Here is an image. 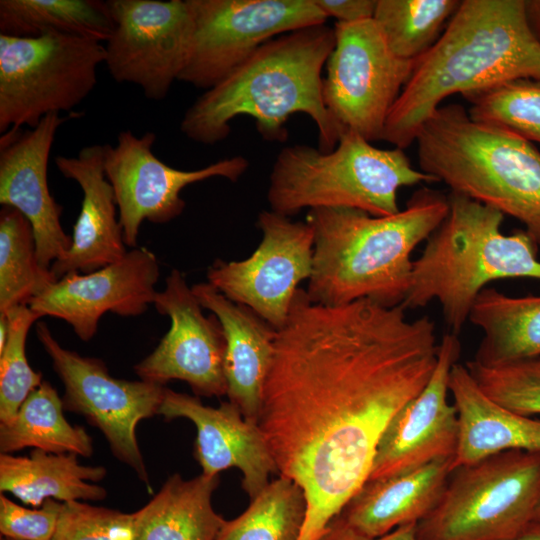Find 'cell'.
Masks as SVG:
<instances>
[{
	"instance_id": "cell-1",
	"label": "cell",
	"mask_w": 540,
	"mask_h": 540,
	"mask_svg": "<svg viewBox=\"0 0 540 540\" xmlns=\"http://www.w3.org/2000/svg\"><path fill=\"white\" fill-rule=\"evenodd\" d=\"M405 312L316 304L298 288L277 330L257 425L279 476L305 495L299 540H319L368 479L388 424L435 369L434 322Z\"/></svg>"
},
{
	"instance_id": "cell-2",
	"label": "cell",
	"mask_w": 540,
	"mask_h": 540,
	"mask_svg": "<svg viewBox=\"0 0 540 540\" xmlns=\"http://www.w3.org/2000/svg\"><path fill=\"white\" fill-rule=\"evenodd\" d=\"M335 43V28L325 24L269 40L195 100L183 115L181 132L212 145L229 136L234 118L249 116L265 140L283 142L290 116L304 113L318 129V149L332 151L343 130L325 106L322 70Z\"/></svg>"
},
{
	"instance_id": "cell-3",
	"label": "cell",
	"mask_w": 540,
	"mask_h": 540,
	"mask_svg": "<svg viewBox=\"0 0 540 540\" xmlns=\"http://www.w3.org/2000/svg\"><path fill=\"white\" fill-rule=\"evenodd\" d=\"M525 0H464L445 30L416 61L393 105L381 140L405 149L446 97L516 80L540 81V44Z\"/></svg>"
},
{
	"instance_id": "cell-4",
	"label": "cell",
	"mask_w": 540,
	"mask_h": 540,
	"mask_svg": "<svg viewBox=\"0 0 540 540\" xmlns=\"http://www.w3.org/2000/svg\"><path fill=\"white\" fill-rule=\"evenodd\" d=\"M448 212V196L427 188L416 192L405 209L388 216L346 207L310 209L306 222L314 231V253L309 299L328 306L359 299L385 307L401 305L412 252Z\"/></svg>"
},
{
	"instance_id": "cell-5",
	"label": "cell",
	"mask_w": 540,
	"mask_h": 540,
	"mask_svg": "<svg viewBox=\"0 0 540 540\" xmlns=\"http://www.w3.org/2000/svg\"><path fill=\"white\" fill-rule=\"evenodd\" d=\"M449 212L413 261L401 306L425 307L437 300L446 325L459 335L479 293L493 281H540L538 246L524 231L504 234L497 209L450 192Z\"/></svg>"
},
{
	"instance_id": "cell-6",
	"label": "cell",
	"mask_w": 540,
	"mask_h": 540,
	"mask_svg": "<svg viewBox=\"0 0 540 540\" xmlns=\"http://www.w3.org/2000/svg\"><path fill=\"white\" fill-rule=\"evenodd\" d=\"M415 141L422 172L517 219L540 246V151L531 142L459 104L439 106Z\"/></svg>"
},
{
	"instance_id": "cell-7",
	"label": "cell",
	"mask_w": 540,
	"mask_h": 540,
	"mask_svg": "<svg viewBox=\"0 0 540 540\" xmlns=\"http://www.w3.org/2000/svg\"><path fill=\"white\" fill-rule=\"evenodd\" d=\"M422 182L437 181L414 169L403 149H380L345 130L330 152L309 145L283 148L270 173L267 200L270 210L287 217L322 207L388 216L400 211L398 190Z\"/></svg>"
},
{
	"instance_id": "cell-8",
	"label": "cell",
	"mask_w": 540,
	"mask_h": 540,
	"mask_svg": "<svg viewBox=\"0 0 540 540\" xmlns=\"http://www.w3.org/2000/svg\"><path fill=\"white\" fill-rule=\"evenodd\" d=\"M540 500V452L498 453L453 469L417 540H507L534 518Z\"/></svg>"
},
{
	"instance_id": "cell-9",
	"label": "cell",
	"mask_w": 540,
	"mask_h": 540,
	"mask_svg": "<svg viewBox=\"0 0 540 540\" xmlns=\"http://www.w3.org/2000/svg\"><path fill=\"white\" fill-rule=\"evenodd\" d=\"M105 61L101 42L61 34H0V132L30 129L52 113L70 112L94 89Z\"/></svg>"
},
{
	"instance_id": "cell-10",
	"label": "cell",
	"mask_w": 540,
	"mask_h": 540,
	"mask_svg": "<svg viewBox=\"0 0 540 540\" xmlns=\"http://www.w3.org/2000/svg\"><path fill=\"white\" fill-rule=\"evenodd\" d=\"M334 28L336 43L323 78L325 106L343 131L369 142L381 140L416 61L395 55L373 18L336 22Z\"/></svg>"
},
{
	"instance_id": "cell-11",
	"label": "cell",
	"mask_w": 540,
	"mask_h": 540,
	"mask_svg": "<svg viewBox=\"0 0 540 540\" xmlns=\"http://www.w3.org/2000/svg\"><path fill=\"white\" fill-rule=\"evenodd\" d=\"M193 31L179 81L208 90L264 43L325 24L315 0H188Z\"/></svg>"
},
{
	"instance_id": "cell-12",
	"label": "cell",
	"mask_w": 540,
	"mask_h": 540,
	"mask_svg": "<svg viewBox=\"0 0 540 540\" xmlns=\"http://www.w3.org/2000/svg\"><path fill=\"white\" fill-rule=\"evenodd\" d=\"M36 334L64 385V410L98 428L114 457L129 466L151 492L136 427L141 420L158 415L166 387L113 377L102 360L62 347L44 322L36 324Z\"/></svg>"
},
{
	"instance_id": "cell-13",
	"label": "cell",
	"mask_w": 540,
	"mask_h": 540,
	"mask_svg": "<svg viewBox=\"0 0 540 540\" xmlns=\"http://www.w3.org/2000/svg\"><path fill=\"white\" fill-rule=\"evenodd\" d=\"M114 22L105 42V65L120 83L146 98H166L185 66L193 31L188 0H108Z\"/></svg>"
},
{
	"instance_id": "cell-14",
	"label": "cell",
	"mask_w": 540,
	"mask_h": 540,
	"mask_svg": "<svg viewBox=\"0 0 540 540\" xmlns=\"http://www.w3.org/2000/svg\"><path fill=\"white\" fill-rule=\"evenodd\" d=\"M156 135L141 137L121 131L115 145L105 144L104 170L118 208L126 246L135 247L143 221L164 224L185 208L181 191L188 185L214 177L236 182L248 169L240 155L224 158L196 170H179L161 161L152 151Z\"/></svg>"
},
{
	"instance_id": "cell-15",
	"label": "cell",
	"mask_w": 540,
	"mask_h": 540,
	"mask_svg": "<svg viewBox=\"0 0 540 540\" xmlns=\"http://www.w3.org/2000/svg\"><path fill=\"white\" fill-rule=\"evenodd\" d=\"M257 225L262 232L257 249L241 261L217 260L207 279L228 299L279 330L299 283L312 274L314 231L307 222H294L272 210L261 211Z\"/></svg>"
},
{
	"instance_id": "cell-16",
	"label": "cell",
	"mask_w": 540,
	"mask_h": 540,
	"mask_svg": "<svg viewBox=\"0 0 540 540\" xmlns=\"http://www.w3.org/2000/svg\"><path fill=\"white\" fill-rule=\"evenodd\" d=\"M153 305L169 317L170 328L157 347L134 366L137 376L163 386L171 380L184 381L195 396L226 395L222 326L214 314H203L204 308L179 270L170 271Z\"/></svg>"
},
{
	"instance_id": "cell-17",
	"label": "cell",
	"mask_w": 540,
	"mask_h": 540,
	"mask_svg": "<svg viewBox=\"0 0 540 540\" xmlns=\"http://www.w3.org/2000/svg\"><path fill=\"white\" fill-rule=\"evenodd\" d=\"M159 276L156 255L146 247H137L96 271L64 275L28 306L40 318L64 320L82 341H89L105 313L122 317L144 313L154 302Z\"/></svg>"
},
{
	"instance_id": "cell-18",
	"label": "cell",
	"mask_w": 540,
	"mask_h": 540,
	"mask_svg": "<svg viewBox=\"0 0 540 540\" xmlns=\"http://www.w3.org/2000/svg\"><path fill=\"white\" fill-rule=\"evenodd\" d=\"M461 352L458 335L439 341L435 369L422 391L391 420L376 448L368 479L388 477L455 455L456 408L448 402L449 379Z\"/></svg>"
},
{
	"instance_id": "cell-19",
	"label": "cell",
	"mask_w": 540,
	"mask_h": 540,
	"mask_svg": "<svg viewBox=\"0 0 540 540\" xmlns=\"http://www.w3.org/2000/svg\"><path fill=\"white\" fill-rule=\"evenodd\" d=\"M69 118L46 115L29 130L12 128L0 139V204L31 223L39 264L50 269L69 251L72 237L61 225L62 207L50 193L47 168L59 127Z\"/></svg>"
},
{
	"instance_id": "cell-20",
	"label": "cell",
	"mask_w": 540,
	"mask_h": 540,
	"mask_svg": "<svg viewBox=\"0 0 540 540\" xmlns=\"http://www.w3.org/2000/svg\"><path fill=\"white\" fill-rule=\"evenodd\" d=\"M158 415L167 420H190L196 427L194 457L202 474L217 476L228 468H238L250 500L270 483L271 474L278 473L260 428L230 401L211 407L198 396L166 387Z\"/></svg>"
},
{
	"instance_id": "cell-21",
	"label": "cell",
	"mask_w": 540,
	"mask_h": 540,
	"mask_svg": "<svg viewBox=\"0 0 540 540\" xmlns=\"http://www.w3.org/2000/svg\"><path fill=\"white\" fill-rule=\"evenodd\" d=\"M105 145L83 147L76 156L58 155L59 172L78 183L83 198L66 255L52 263L58 280L72 272L90 273L123 258L126 244L115 195L104 170Z\"/></svg>"
},
{
	"instance_id": "cell-22",
	"label": "cell",
	"mask_w": 540,
	"mask_h": 540,
	"mask_svg": "<svg viewBox=\"0 0 540 540\" xmlns=\"http://www.w3.org/2000/svg\"><path fill=\"white\" fill-rule=\"evenodd\" d=\"M192 291L200 305L218 318L224 332L226 395L246 420L257 424L277 330L208 282L193 285Z\"/></svg>"
},
{
	"instance_id": "cell-23",
	"label": "cell",
	"mask_w": 540,
	"mask_h": 540,
	"mask_svg": "<svg viewBox=\"0 0 540 540\" xmlns=\"http://www.w3.org/2000/svg\"><path fill=\"white\" fill-rule=\"evenodd\" d=\"M453 457L388 477L367 479L337 515L369 537L417 524L437 503L453 471Z\"/></svg>"
},
{
	"instance_id": "cell-24",
	"label": "cell",
	"mask_w": 540,
	"mask_h": 540,
	"mask_svg": "<svg viewBox=\"0 0 540 540\" xmlns=\"http://www.w3.org/2000/svg\"><path fill=\"white\" fill-rule=\"evenodd\" d=\"M449 392L458 419L453 469L514 450L540 452V420L515 413L488 397L465 364L450 373Z\"/></svg>"
},
{
	"instance_id": "cell-25",
	"label": "cell",
	"mask_w": 540,
	"mask_h": 540,
	"mask_svg": "<svg viewBox=\"0 0 540 540\" xmlns=\"http://www.w3.org/2000/svg\"><path fill=\"white\" fill-rule=\"evenodd\" d=\"M77 456L39 449H33L29 456L1 453L0 491L33 508L50 498L60 502L104 499L106 490L91 482L101 481L106 468L82 465Z\"/></svg>"
},
{
	"instance_id": "cell-26",
	"label": "cell",
	"mask_w": 540,
	"mask_h": 540,
	"mask_svg": "<svg viewBox=\"0 0 540 540\" xmlns=\"http://www.w3.org/2000/svg\"><path fill=\"white\" fill-rule=\"evenodd\" d=\"M219 475H171L134 514V540H215L226 519L212 505Z\"/></svg>"
},
{
	"instance_id": "cell-27",
	"label": "cell",
	"mask_w": 540,
	"mask_h": 540,
	"mask_svg": "<svg viewBox=\"0 0 540 540\" xmlns=\"http://www.w3.org/2000/svg\"><path fill=\"white\" fill-rule=\"evenodd\" d=\"M468 321L482 338L472 361L493 366L540 356V296H509L493 287L476 298Z\"/></svg>"
},
{
	"instance_id": "cell-28",
	"label": "cell",
	"mask_w": 540,
	"mask_h": 540,
	"mask_svg": "<svg viewBox=\"0 0 540 540\" xmlns=\"http://www.w3.org/2000/svg\"><path fill=\"white\" fill-rule=\"evenodd\" d=\"M62 397L46 380L34 389L16 415L0 423V451L12 454L24 448L48 453H73L90 457L94 447L81 426L70 424L64 416Z\"/></svg>"
},
{
	"instance_id": "cell-29",
	"label": "cell",
	"mask_w": 540,
	"mask_h": 540,
	"mask_svg": "<svg viewBox=\"0 0 540 540\" xmlns=\"http://www.w3.org/2000/svg\"><path fill=\"white\" fill-rule=\"evenodd\" d=\"M114 28L107 1L1 0L0 34L38 37L61 34L106 42Z\"/></svg>"
},
{
	"instance_id": "cell-30",
	"label": "cell",
	"mask_w": 540,
	"mask_h": 540,
	"mask_svg": "<svg viewBox=\"0 0 540 540\" xmlns=\"http://www.w3.org/2000/svg\"><path fill=\"white\" fill-rule=\"evenodd\" d=\"M57 279L38 261L34 231L18 210L0 211V313L28 305Z\"/></svg>"
},
{
	"instance_id": "cell-31",
	"label": "cell",
	"mask_w": 540,
	"mask_h": 540,
	"mask_svg": "<svg viewBox=\"0 0 540 540\" xmlns=\"http://www.w3.org/2000/svg\"><path fill=\"white\" fill-rule=\"evenodd\" d=\"M305 516L303 490L279 476L239 516L225 520L215 540H299Z\"/></svg>"
},
{
	"instance_id": "cell-32",
	"label": "cell",
	"mask_w": 540,
	"mask_h": 540,
	"mask_svg": "<svg viewBox=\"0 0 540 540\" xmlns=\"http://www.w3.org/2000/svg\"><path fill=\"white\" fill-rule=\"evenodd\" d=\"M460 3L458 0H377L373 19L395 55L417 61L439 39L441 29Z\"/></svg>"
},
{
	"instance_id": "cell-33",
	"label": "cell",
	"mask_w": 540,
	"mask_h": 540,
	"mask_svg": "<svg viewBox=\"0 0 540 540\" xmlns=\"http://www.w3.org/2000/svg\"><path fill=\"white\" fill-rule=\"evenodd\" d=\"M469 116L540 145V81L516 79L463 95Z\"/></svg>"
},
{
	"instance_id": "cell-34",
	"label": "cell",
	"mask_w": 540,
	"mask_h": 540,
	"mask_svg": "<svg viewBox=\"0 0 540 540\" xmlns=\"http://www.w3.org/2000/svg\"><path fill=\"white\" fill-rule=\"evenodd\" d=\"M9 334L0 351V423L11 420L29 394L42 383V374L34 371L26 357V339L31 326L40 319L28 305L7 313Z\"/></svg>"
},
{
	"instance_id": "cell-35",
	"label": "cell",
	"mask_w": 540,
	"mask_h": 540,
	"mask_svg": "<svg viewBox=\"0 0 540 540\" xmlns=\"http://www.w3.org/2000/svg\"><path fill=\"white\" fill-rule=\"evenodd\" d=\"M465 366L493 401L524 416L540 414V356L493 366L469 360Z\"/></svg>"
},
{
	"instance_id": "cell-36",
	"label": "cell",
	"mask_w": 540,
	"mask_h": 540,
	"mask_svg": "<svg viewBox=\"0 0 540 540\" xmlns=\"http://www.w3.org/2000/svg\"><path fill=\"white\" fill-rule=\"evenodd\" d=\"M134 514L83 501L63 502L51 540H134Z\"/></svg>"
},
{
	"instance_id": "cell-37",
	"label": "cell",
	"mask_w": 540,
	"mask_h": 540,
	"mask_svg": "<svg viewBox=\"0 0 540 540\" xmlns=\"http://www.w3.org/2000/svg\"><path fill=\"white\" fill-rule=\"evenodd\" d=\"M63 502L47 499L40 507L27 508L0 495V533L11 540H51Z\"/></svg>"
},
{
	"instance_id": "cell-38",
	"label": "cell",
	"mask_w": 540,
	"mask_h": 540,
	"mask_svg": "<svg viewBox=\"0 0 540 540\" xmlns=\"http://www.w3.org/2000/svg\"><path fill=\"white\" fill-rule=\"evenodd\" d=\"M315 3L327 18L352 23L373 18L377 0H315Z\"/></svg>"
},
{
	"instance_id": "cell-39",
	"label": "cell",
	"mask_w": 540,
	"mask_h": 540,
	"mask_svg": "<svg viewBox=\"0 0 540 540\" xmlns=\"http://www.w3.org/2000/svg\"><path fill=\"white\" fill-rule=\"evenodd\" d=\"M319 540H417L416 524L400 526L380 537H369L351 528L336 516L327 525Z\"/></svg>"
},
{
	"instance_id": "cell-40",
	"label": "cell",
	"mask_w": 540,
	"mask_h": 540,
	"mask_svg": "<svg viewBox=\"0 0 540 540\" xmlns=\"http://www.w3.org/2000/svg\"><path fill=\"white\" fill-rule=\"evenodd\" d=\"M524 11L527 25L540 44V0H525Z\"/></svg>"
},
{
	"instance_id": "cell-41",
	"label": "cell",
	"mask_w": 540,
	"mask_h": 540,
	"mask_svg": "<svg viewBox=\"0 0 540 540\" xmlns=\"http://www.w3.org/2000/svg\"><path fill=\"white\" fill-rule=\"evenodd\" d=\"M507 540H540V517H535L518 534Z\"/></svg>"
},
{
	"instance_id": "cell-42",
	"label": "cell",
	"mask_w": 540,
	"mask_h": 540,
	"mask_svg": "<svg viewBox=\"0 0 540 540\" xmlns=\"http://www.w3.org/2000/svg\"><path fill=\"white\" fill-rule=\"evenodd\" d=\"M535 517H540V500H539V503H538L537 508H536Z\"/></svg>"
},
{
	"instance_id": "cell-43",
	"label": "cell",
	"mask_w": 540,
	"mask_h": 540,
	"mask_svg": "<svg viewBox=\"0 0 540 540\" xmlns=\"http://www.w3.org/2000/svg\"><path fill=\"white\" fill-rule=\"evenodd\" d=\"M0 540H11V539L1 537Z\"/></svg>"
}]
</instances>
